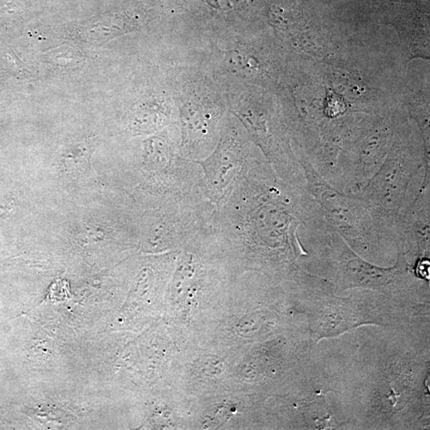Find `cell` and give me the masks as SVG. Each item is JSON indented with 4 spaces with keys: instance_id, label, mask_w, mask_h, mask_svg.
<instances>
[{
    "instance_id": "6da1fadb",
    "label": "cell",
    "mask_w": 430,
    "mask_h": 430,
    "mask_svg": "<svg viewBox=\"0 0 430 430\" xmlns=\"http://www.w3.org/2000/svg\"><path fill=\"white\" fill-rule=\"evenodd\" d=\"M239 144L236 131L227 129L214 153L202 163L206 170L210 183L214 188H223L229 183V173L236 169L239 154Z\"/></svg>"
},
{
    "instance_id": "7a4b0ae2",
    "label": "cell",
    "mask_w": 430,
    "mask_h": 430,
    "mask_svg": "<svg viewBox=\"0 0 430 430\" xmlns=\"http://www.w3.org/2000/svg\"><path fill=\"white\" fill-rule=\"evenodd\" d=\"M183 126L188 138L201 140L212 130L215 116L212 108L203 105L201 102L188 101L181 112Z\"/></svg>"
},
{
    "instance_id": "3957f363",
    "label": "cell",
    "mask_w": 430,
    "mask_h": 430,
    "mask_svg": "<svg viewBox=\"0 0 430 430\" xmlns=\"http://www.w3.org/2000/svg\"><path fill=\"white\" fill-rule=\"evenodd\" d=\"M138 21H134L129 14H110L92 19L86 26V35H101V41H108L124 35L138 28Z\"/></svg>"
}]
</instances>
